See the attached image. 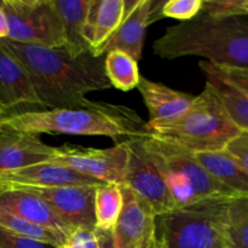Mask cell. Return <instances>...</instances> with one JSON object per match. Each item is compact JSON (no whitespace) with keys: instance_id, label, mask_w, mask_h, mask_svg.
Segmentation results:
<instances>
[{"instance_id":"6","label":"cell","mask_w":248,"mask_h":248,"mask_svg":"<svg viewBox=\"0 0 248 248\" xmlns=\"http://www.w3.org/2000/svg\"><path fill=\"white\" fill-rule=\"evenodd\" d=\"M142 142L164 178L172 210L216 196H236L203 169L194 153L153 136Z\"/></svg>"},{"instance_id":"22","label":"cell","mask_w":248,"mask_h":248,"mask_svg":"<svg viewBox=\"0 0 248 248\" xmlns=\"http://www.w3.org/2000/svg\"><path fill=\"white\" fill-rule=\"evenodd\" d=\"M104 69L111 87L127 92L137 89L140 75L137 61L120 50H113L106 53Z\"/></svg>"},{"instance_id":"8","label":"cell","mask_w":248,"mask_h":248,"mask_svg":"<svg viewBox=\"0 0 248 248\" xmlns=\"http://www.w3.org/2000/svg\"><path fill=\"white\" fill-rule=\"evenodd\" d=\"M50 162L63 165L102 183L123 186L127 173L128 149L125 140L106 149L70 147L56 148Z\"/></svg>"},{"instance_id":"36","label":"cell","mask_w":248,"mask_h":248,"mask_svg":"<svg viewBox=\"0 0 248 248\" xmlns=\"http://www.w3.org/2000/svg\"><path fill=\"white\" fill-rule=\"evenodd\" d=\"M1 118H2V113H1V111H0V120H1Z\"/></svg>"},{"instance_id":"14","label":"cell","mask_w":248,"mask_h":248,"mask_svg":"<svg viewBox=\"0 0 248 248\" xmlns=\"http://www.w3.org/2000/svg\"><path fill=\"white\" fill-rule=\"evenodd\" d=\"M102 182L55 162H44L0 174V186H99Z\"/></svg>"},{"instance_id":"5","label":"cell","mask_w":248,"mask_h":248,"mask_svg":"<svg viewBox=\"0 0 248 248\" xmlns=\"http://www.w3.org/2000/svg\"><path fill=\"white\" fill-rule=\"evenodd\" d=\"M230 200V196H216L156 216L155 248L227 246Z\"/></svg>"},{"instance_id":"11","label":"cell","mask_w":248,"mask_h":248,"mask_svg":"<svg viewBox=\"0 0 248 248\" xmlns=\"http://www.w3.org/2000/svg\"><path fill=\"white\" fill-rule=\"evenodd\" d=\"M121 189L124 206L113 229L114 248H155L156 215L130 188Z\"/></svg>"},{"instance_id":"32","label":"cell","mask_w":248,"mask_h":248,"mask_svg":"<svg viewBox=\"0 0 248 248\" xmlns=\"http://www.w3.org/2000/svg\"><path fill=\"white\" fill-rule=\"evenodd\" d=\"M97 237H98L99 248H114L113 242V232H102V230H94Z\"/></svg>"},{"instance_id":"28","label":"cell","mask_w":248,"mask_h":248,"mask_svg":"<svg viewBox=\"0 0 248 248\" xmlns=\"http://www.w3.org/2000/svg\"><path fill=\"white\" fill-rule=\"evenodd\" d=\"M201 11L215 17L245 16L246 0H202Z\"/></svg>"},{"instance_id":"21","label":"cell","mask_w":248,"mask_h":248,"mask_svg":"<svg viewBox=\"0 0 248 248\" xmlns=\"http://www.w3.org/2000/svg\"><path fill=\"white\" fill-rule=\"evenodd\" d=\"M124 206L123 189L119 184L102 183L94 194V222L96 229L113 232Z\"/></svg>"},{"instance_id":"16","label":"cell","mask_w":248,"mask_h":248,"mask_svg":"<svg viewBox=\"0 0 248 248\" xmlns=\"http://www.w3.org/2000/svg\"><path fill=\"white\" fill-rule=\"evenodd\" d=\"M125 18V0H90L85 39L90 52L104 56V47Z\"/></svg>"},{"instance_id":"25","label":"cell","mask_w":248,"mask_h":248,"mask_svg":"<svg viewBox=\"0 0 248 248\" xmlns=\"http://www.w3.org/2000/svg\"><path fill=\"white\" fill-rule=\"evenodd\" d=\"M225 239L228 247L248 248V196L230 200Z\"/></svg>"},{"instance_id":"35","label":"cell","mask_w":248,"mask_h":248,"mask_svg":"<svg viewBox=\"0 0 248 248\" xmlns=\"http://www.w3.org/2000/svg\"><path fill=\"white\" fill-rule=\"evenodd\" d=\"M246 11H247V15H248V0H246Z\"/></svg>"},{"instance_id":"33","label":"cell","mask_w":248,"mask_h":248,"mask_svg":"<svg viewBox=\"0 0 248 248\" xmlns=\"http://www.w3.org/2000/svg\"><path fill=\"white\" fill-rule=\"evenodd\" d=\"M9 36V23L4 10L0 9V40H5Z\"/></svg>"},{"instance_id":"12","label":"cell","mask_w":248,"mask_h":248,"mask_svg":"<svg viewBox=\"0 0 248 248\" xmlns=\"http://www.w3.org/2000/svg\"><path fill=\"white\" fill-rule=\"evenodd\" d=\"M55 154L56 148L46 144L39 136L0 123V174L50 162Z\"/></svg>"},{"instance_id":"24","label":"cell","mask_w":248,"mask_h":248,"mask_svg":"<svg viewBox=\"0 0 248 248\" xmlns=\"http://www.w3.org/2000/svg\"><path fill=\"white\" fill-rule=\"evenodd\" d=\"M0 227L15 232V234L22 235L24 237L50 245L56 248H62L67 240V236L61 232L31 223L23 218L11 215V213L1 212V211H0Z\"/></svg>"},{"instance_id":"15","label":"cell","mask_w":248,"mask_h":248,"mask_svg":"<svg viewBox=\"0 0 248 248\" xmlns=\"http://www.w3.org/2000/svg\"><path fill=\"white\" fill-rule=\"evenodd\" d=\"M0 211L43 225L67 237L75 230L63 222L45 201L22 189L0 186Z\"/></svg>"},{"instance_id":"31","label":"cell","mask_w":248,"mask_h":248,"mask_svg":"<svg viewBox=\"0 0 248 248\" xmlns=\"http://www.w3.org/2000/svg\"><path fill=\"white\" fill-rule=\"evenodd\" d=\"M232 154L248 173V132L241 131L225 148Z\"/></svg>"},{"instance_id":"17","label":"cell","mask_w":248,"mask_h":248,"mask_svg":"<svg viewBox=\"0 0 248 248\" xmlns=\"http://www.w3.org/2000/svg\"><path fill=\"white\" fill-rule=\"evenodd\" d=\"M137 89L149 113L148 123H167L179 118L190 108L195 98L193 94L142 77Z\"/></svg>"},{"instance_id":"13","label":"cell","mask_w":248,"mask_h":248,"mask_svg":"<svg viewBox=\"0 0 248 248\" xmlns=\"http://www.w3.org/2000/svg\"><path fill=\"white\" fill-rule=\"evenodd\" d=\"M22 107L41 108L29 74L0 41V111Z\"/></svg>"},{"instance_id":"4","label":"cell","mask_w":248,"mask_h":248,"mask_svg":"<svg viewBox=\"0 0 248 248\" xmlns=\"http://www.w3.org/2000/svg\"><path fill=\"white\" fill-rule=\"evenodd\" d=\"M144 127L147 136L178 145L194 154L224 150L241 132L207 82L183 115L167 123H145Z\"/></svg>"},{"instance_id":"18","label":"cell","mask_w":248,"mask_h":248,"mask_svg":"<svg viewBox=\"0 0 248 248\" xmlns=\"http://www.w3.org/2000/svg\"><path fill=\"white\" fill-rule=\"evenodd\" d=\"M152 0H138L133 9L125 16L118 31L104 47V53L120 50L135 61L140 60L145 31L149 26V12Z\"/></svg>"},{"instance_id":"29","label":"cell","mask_w":248,"mask_h":248,"mask_svg":"<svg viewBox=\"0 0 248 248\" xmlns=\"http://www.w3.org/2000/svg\"><path fill=\"white\" fill-rule=\"evenodd\" d=\"M0 248H56L0 227Z\"/></svg>"},{"instance_id":"7","label":"cell","mask_w":248,"mask_h":248,"mask_svg":"<svg viewBox=\"0 0 248 248\" xmlns=\"http://www.w3.org/2000/svg\"><path fill=\"white\" fill-rule=\"evenodd\" d=\"M2 10L9 23L6 40L51 48L65 47L62 21L53 0H4Z\"/></svg>"},{"instance_id":"26","label":"cell","mask_w":248,"mask_h":248,"mask_svg":"<svg viewBox=\"0 0 248 248\" xmlns=\"http://www.w3.org/2000/svg\"><path fill=\"white\" fill-rule=\"evenodd\" d=\"M199 67L202 70V73L206 72L216 75L220 80L232 85V87L248 96V68L220 67V65L212 64L207 61H201L199 63Z\"/></svg>"},{"instance_id":"2","label":"cell","mask_w":248,"mask_h":248,"mask_svg":"<svg viewBox=\"0 0 248 248\" xmlns=\"http://www.w3.org/2000/svg\"><path fill=\"white\" fill-rule=\"evenodd\" d=\"M153 51L164 60L198 56L220 67L248 68V15L215 17L200 11L169 27Z\"/></svg>"},{"instance_id":"20","label":"cell","mask_w":248,"mask_h":248,"mask_svg":"<svg viewBox=\"0 0 248 248\" xmlns=\"http://www.w3.org/2000/svg\"><path fill=\"white\" fill-rule=\"evenodd\" d=\"M203 169L236 196H248V173L227 150L195 154Z\"/></svg>"},{"instance_id":"30","label":"cell","mask_w":248,"mask_h":248,"mask_svg":"<svg viewBox=\"0 0 248 248\" xmlns=\"http://www.w3.org/2000/svg\"><path fill=\"white\" fill-rule=\"evenodd\" d=\"M62 248H99L96 232L87 229H75L65 240Z\"/></svg>"},{"instance_id":"27","label":"cell","mask_w":248,"mask_h":248,"mask_svg":"<svg viewBox=\"0 0 248 248\" xmlns=\"http://www.w3.org/2000/svg\"><path fill=\"white\" fill-rule=\"evenodd\" d=\"M202 9V0H170L162 7V16L186 22L198 16Z\"/></svg>"},{"instance_id":"19","label":"cell","mask_w":248,"mask_h":248,"mask_svg":"<svg viewBox=\"0 0 248 248\" xmlns=\"http://www.w3.org/2000/svg\"><path fill=\"white\" fill-rule=\"evenodd\" d=\"M53 5L62 21L65 50L74 57L90 51L85 39L90 0H53Z\"/></svg>"},{"instance_id":"9","label":"cell","mask_w":248,"mask_h":248,"mask_svg":"<svg viewBox=\"0 0 248 248\" xmlns=\"http://www.w3.org/2000/svg\"><path fill=\"white\" fill-rule=\"evenodd\" d=\"M128 149L127 173L123 186H127L159 216L172 210L169 193L159 169L143 145L142 137L125 140Z\"/></svg>"},{"instance_id":"3","label":"cell","mask_w":248,"mask_h":248,"mask_svg":"<svg viewBox=\"0 0 248 248\" xmlns=\"http://www.w3.org/2000/svg\"><path fill=\"white\" fill-rule=\"evenodd\" d=\"M0 123L17 131L72 136H104L136 138L147 136L145 123L132 109L124 106L90 101L86 106L68 109L24 110L2 115Z\"/></svg>"},{"instance_id":"37","label":"cell","mask_w":248,"mask_h":248,"mask_svg":"<svg viewBox=\"0 0 248 248\" xmlns=\"http://www.w3.org/2000/svg\"><path fill=\"white\" fill-rule=\"evenodd\" d=\"M222 248H230V247H228V246H224V247H222Z\"/></svg>"},{"instance_id":"10","label":"cell","mask_w":248,"mask_h":248,"mask_svg":"<svg viewBox=\"0 0 248 248\" xmlns=\"http://www.w3.org/2000/svg\"><path fill=\"white\" fill-rule=\"evenodd\" d=\"M101 186V184H99ZM98 186H6L26 190L45 201L73 229L94 232V194Z\"/></svg>"},{"instance_id":"1","label":"cell","mask_w":248,"mask_h":248,"mask_svg":"<svg viewBox=\"0 0 248 248\" xmlns=\"http://www.w3.org/2000/svg\"><path fill=\"white\" fill-rule=\"evenodd\" d=\"M21 63L33 82L41 108L68 109L86 106V94L110 89L104 69V56L69 55L64 47L0 40Z\"/></svg>"},{"instance_id":"23","label":"cell","mask_w":248,"mask_h":248,"mask_svg":"<svg viewBox=\"0 0 248 248\" xmlns=\"http://www.w3.org/2000/svg\"><path fill=\"white\" fill-rule=\"evenodd\" d=\"M203 74L206 82L219 97L232 123L240 131L248 132V96L211 73L203 72Z\"/></svg>"},{"instance_id":"34","label":"cell","mask_w":248,"mask_h":248,"mask_svg":"<svg viewBox=\"0 0 248 248\" xmlns=\"http://www.w3.org/2000/svg\"><path fill=\"white\" fill-rule=\"evenodd\" d=\"M2 5H4V0H0V9H2Z\"/></svg>"}]
</instances>
